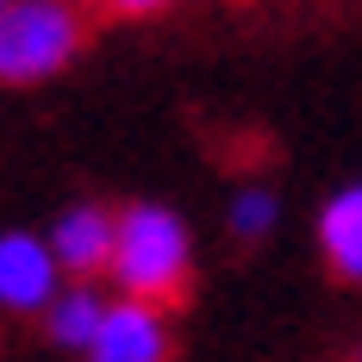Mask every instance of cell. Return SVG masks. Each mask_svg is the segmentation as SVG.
<instances>
[{"label":"cell","instance_id":"7","mask_svg":"<svg viewBox=\"0 0 362 362\" xmlns=\"http://www.w3.org/2000/svg\"><path fill=\"white\" fill-rule=\"evenodd\" d=\"M100 325H107V306H100L88 288H75V293H63V300H50V337H57L63 350H94Z\"/></svg>","mask_w":362,"mask_h":362},{"label":"cell","instance_id":"2","mask_svg":"<svg viewBox=\"0 0 362 362\" xmlns=\"http://www.w3.org/2000/svg\"><path fill=\"white\" fill-rule=\"evenodd\" d=\"M88 13L69 0H13L0 6V81H37L57 75L81 50Z\"/></svg>","mask_w":362,"mask_h":362},{"label":"cell","instance_id":"1","mask_svg":"<svg viewBox=\"0 0 362 362\" xmlns=\"http://www.w3.org/2000/svg\"><path fill=\"white\" fill-rule=\"evenodd\" d=\"M112 275L138 306H175L187 293V231L163 206H132L119 213V250Z\"/></svg>","mask_w":362,"mask_h":362},{"label":"cell","instance_id":"8","mask_svg":"<svg viewBox=\"0 0 362 362\" xmlns=\"http://www.w3.org/2000/svg\"><path fill=\"white\" fill-rule=\"evenodd\" d=\"M269 225H275V200H269V194H238V206H231V231H238V238H262V231H269Z\"/></svg>","mask_w":362,"mask_h":362},{"label":"cell","instance_id":"6","mask_svg":"<svg viewBox=\"0 0 362 362\" xmlns=\"http://www.w3.org/2000/svg\"><path fill=\"white\" fill-rule=\"evenodd\" d=\"M319 238H325L331 269H337V275H350V281H362V181H356V187H344V194L325 206Z\"/></svg>","mask_w":362,"mask_h":362},{"label":"cell","instance_id":"9","mask_svg":"<svg viewBox=\"0 0 362 362\" xmlns=\"http://www.w3.org/2000/svg\"><path fill=\"white\" fill-rule=\"evenodd\" d=\"M156 6H169V0H100V13H112V19H138V13H156Z\"/></svg>","mask_w":362,"mask_h":362},{"label":"cell","instance_id":"3","mask_svg":"<svg viewBox=\"0 0 362 362\" xmlns=\"http://www.w3.org/2000/svg\"><path fill=\"white\" fill-rule=\"evenodd\" d=\"M112 250H119V218L112 213H100V206H75V213L57 218L50 256H57V269H69L75 281L112 269Z\"/></svg>","mask_w":362,"mask_h":362},{"label":"cell","instance_id":"5","mask_svg":"<svg viewBox=\"0 0 362 362\" xmlns=\"http://www.w3.org/2000/svg\"><path fill=\"white\" fill-rule=\"evenodd\" d=\"M88 362H169V331L156 319V306H138V300L112 306Z\"/></svg>","mask_w":362,"mask_h":362},{"label":"cell","instance_id":"4","mask_svg":"<svg viewBox=\"0 0 362 362\" xmlns=\"http://www.w3.org/2000/svg\"><path fill=\"white\" fill-rule=\"evenodd\" d=\"M57 256L50 244H37V238H0V306H13V313H32V306H50L57 300Z\"/></svg>","mask_w":362,"mask_h":362},{"label":"cell","instance_id":"10","mask_svg":"<svg viewBox=\"0 0 362 362\" xmlns=\"http://www.w3.org/2000/svg\"><path fill=\"white\" fill-rule=\"evenodd\" d=\"M0 6H6V0H0Z\"/></svg>","mask_w":362,"mask_h":362}]
</instances>
